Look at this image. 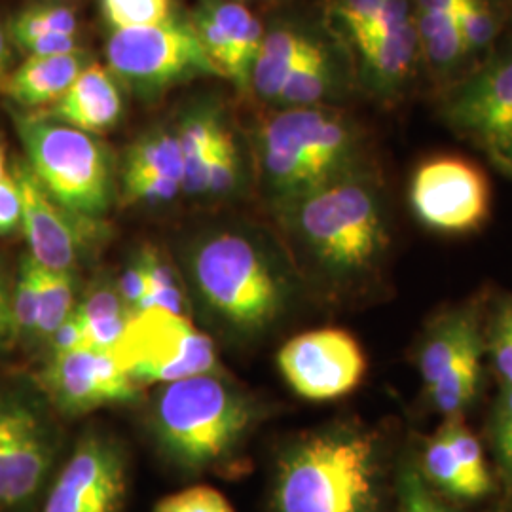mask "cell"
<instances>
[{"mask_svg": "<svg viewBox=\"0 0 512 512\" xmlns=\"http://www.w3.org/2000/svg\"><path fill=\"white\" fill-rule=\"evenodd\" d=\"M410 205L421 224L437 234L463 236L490 215V184L473 162L435 156L421 162L410 181Z\"/></svg>", "mask_w": 512, "mask_h": 512, "instance_id": "5bb4252c", "label": "cell"}, {"mask_svg": "<svg viewBox=\"0 0 512 512\" xmlns=\"http://www.w3.org/2000/svg\"><path fill=\"white\" fill-rule=\"evenodd\" d=\"M507 177H509V179H512V173H511V175H507Z\"/></svg>", "mask_w": 512, "mask_h": 512, "instance_id": "7dc6e473", "label": "cell"}, {"mask_svg": "<svg viewBox=\"0 0 512 512\" xmlns=\"http://www.w3.org/2000/svg\"><path fill=\"white\" fill-rule=\"evenodd\" d=\"M281 376L306 401L323 403L351 393L363 382L365 351L342 329L296 334L277 353Z\"/></svg>", "mask_w": 512, "mask_h": 512, "instance_id": "9a60e30c", "label": "cell"}, {"mask_svg": "<svg viewBox=\"0 0 512 512\" xmlns=\"http://www.w3.org/2000/svg\"><path fill=\"white\" fill-rule=\"evenodd\" d=\"M44 268L33 256H21L18 277L12 287V321L14 334L23 338H37L40 294H42Z\"/></svg>", "mask_w": 512, "mask_h": 512, "instance_id": "4dcf8cb0", "label": "cell"}, {"mask_svg": "<svg viewBox=\"0 0 512 512\" xmlns=\"http://www.w3.org/2000/svg\"><path fill=\"white\" fill-rule=\"evenodd\" d=\"M270 209L298 253L330 283L355 285L384 266L391 247L389 209L370 165Z\"/></svg>", "mask_w": 512, "mask_h": 512, "instance_id": "6da1fadb", "label": "cell"}, {"mask_svg": "<svg viewBox=\"0 0 512 512\" xmlns=\"http://www.w3.org/2000/svg\"><path fill=\"white\" fill-rule=\"evenodd\" d=\"M357 90L348 50L325 19L277 18L264 37L251 95L270 110L338 107Z\"/></svg>", "mask_w": 512, "mask_h": 512, "instance_id": "8992f818", "label": "cell"}, {"mask_svg": "<svg viewBox=\"0 0 512 512\" xmlns=\"http://www.w3.org/2000/svg\"><path fill=\"white\" fill-rule=\"evenodd\" d=\"M440 118L512 173V50L495 54L444 88Z\"/></svg>", "mask_w": 512, "mask_h": 512, "instance_id": "7c38bea8", "label": "cell"}, {"mask_svg": "<svg viewBox=\"0 0 512 512\" xmlns=\"http://www.w3.org/2000/svg\"><path fill=\"white\" fill-rule=\"evenodd\" d=\"M12 71V40L8 37V31L0 25V93H4Z\"/></svg>", "mask_w": 512, "mask_h": 512, "instance_id": "7bdbcfd3", "label": "cell"}, {"mask_svg": "<svg viewBox=\"0 0 512 512\" xmlns=\"http://www.w3.org/2000/svg\"><path fill=\"white\" fill-rule=\"evenodd\" d=\"M116 289L133 315L141 311L148 294L147 268L141 253H137L126 264L116 281Z\"/></svg>", "mask_w": 512, "mask_h": 512, "instance_id": "74e56055", "label": "cell"}, {"mask_svg": "<svg viewBox=\"0 0 512 512\" xmlns=\"http://www.w3.org/2000/svg\"><path fill=\"white\" fill-rule=\"evenodd\" d=\"M110 353L139 387L217 372L211 338L186 315L162 308L135 313Z\"/></svg>", "mask_w": 512, "mask_h": 512, "instance_id": "30bf717a", "label": "cell"}, {"mask_svg": "<svg viewBox=\"0 0 512 512\" xmlns=\"http://www.w3.org/2000/svg\"><path fill=\"white\" fill-rule=\"evenodd\" d=\"M21 194L12 171L0 181V236L12 234L21 226Z\"/></svg>", "mask_w": 512, "mask_h": 512, "instance_id": "ab89813d", "label": "cell"}, {"mask_svg": "<svg viewBox=\"0 0 512 512\" xmlns=\"http://www.w3.org/2000/svg\"><path fill=\"white\" fill-rule=\"evenodd\" d=\"M25 164L59 207L99 224L114 202V162L97 135L37 112H14Z\"/></svg>", "mask_w": 512, "mask_h": 512, "instance_id": "ba28073f", "label": "cell"}, {"mask_svg": "<svg viewBox=\"0 0 512 512\" xmlns=\"http://www.w3.org/2000/svg\"><path fill=\"white\" fill-rule=\"evenodd\" d=\"M152 512H236L226 495L213 486L194 484L181 492L165 495Z\"/></svg>", "mask_w": 512, "mask_h": 512, "instance_id": "d590c367", "label": "cell"}, {"mask_svg": "<svg viewBox=\"0 0 512 512\" xmlns=\"http://www.w3.org/2000/svg\"><path fill=\"white\" fill-rule=\"evenodd\" d=\"M480 372L482 361H471L459 366L446 380L427 391V399L444 418L463 416V412L475 403L480 387Z\"/></svg>", "mask_w": 512, "mask_h": 512, "instance_id": "1f68e13d", "label": "cell"}, {"mask_svg": "<svg viewBox=\"0 0 512 512\" xmlns=\"http://www.w3.org/2000/svg\"><path fill=\"white\" fill-rule=\"evenodd\" d=\"M188 21L220 76L251 95V76L264 37L255 14L239 0H198Z\"/></svg>", "mask_w": 512, "mask_h": 512, "instance_id": "ac0fdd59", "label": "cell"}, {"mask_svg": "<svg viewBox=\"0 0 512 512\" xmlns=\"http://www.w3.org/2000/svg\"><path fill=\"white\" fill-rule=\"evenodd\" d=\"M230 128L232 124L220 101L205 97L184 107L175 122V131L183 154L186 196L196 198L207 164Z\"/></svg>", "mask_w": 512, "mask_h": 512, "instance_id": "cb8c5ba5", "label": "cell"}, {"mask_svg": "<svg viewBox=\"0 0 512 512\" xmlns=\"http://www.w3.org/2000/svg\"><path fill=\"white\" fill-rule=\"evenodd\" d=\"M399 503L401 512H431L435 497L429 492L420 471L412 465H406L399 475Z\"/></svg>", "mask_w": 512, "mask_h": 512, "instance_id": "f35d334b", "label": "cell"}, {"mask_svg": "<svg viewBox=\"0 0 512 512\" xmlns=\"http://www.w3.org/2000/svg\"><path fill=\"white\" fill-rule=\"evenodd\" d=\"M110 31L150 27L173 18V0H101Z\"/></svg>", "mask_w": 512, "mask_h": 512, "instance_id": "e575fe53", "label": "cell"}, {"mask_svg": "<svg viewBox=\"0 0 512 512\" xmlns=\"http://www.w3.org/2000/svg\"><path fill=\"white\" fill-rule=\"evenodd\" d=\"M61 440L35 399L0 387V512L19 511L46 492Z\"/></svg>", "mask_w": 512, "mask_h": 512, "instance_id": "8fae6325", "label": "cell"}, {"mask_svg": "<svg viewBox=\"0 0 512 512\" xmlns=\"http://www.w3.org/2000/svg\"><path fill=\"white\" fill-rule=\"evenodd\" d=\"M10 336H16L12 321V287L0 268V340L6 342Z\"/></svg>", "mask_w": 512, "mask_h": 512, "instance_id": "b9f144b4", "label": "cell"}, {"mask_svg": "<svg viewBox=\"0 0 512 512\" xmlns=\"http://www.w3.org/2000/svg\"><path fill=\"white\" fill-rule=\"evenodd\" d=\"M431 512H454L452 509H448V507H444V505H440L437 503V499L433 501V511Z\"/></svg>", "mask_w": 512, "mask_h": 512, "instance_id": "f6af8a7d", "label": "cell"}, {"mask_svg": "<svg viewBox=\"0 0 512 512\" xmlns=\"http://www.w3.org/2000/svg\"><path fill=\"white\" fill-rule=\"evenodd\" d=\"M380 435L336 423L300 435L275 459L270 512H384Z\"/></svg>", "mask_w": 512, "mask_h": 512, "instance_id": "7a4b0ae2", "label": "cell"}, {"mask_svg": "<svg viewBox=\"0 0 512 512\" xmlns=\"http://www.w3.org/2000/svg\"><path fill=\"white\" fill-rule=\"evenodd\" d=\"M484 329L476 306L439 315L421 336L416 365L425 393L446 380L459 366L482 361Z\"/></svg>", "mask_w": 512, "mask_h": 512, "instance_id": "ffe728a7", "label": "cell"}, {"mask_svg": "<svg viewBox=\"0 0 512 512\" xmlns=\"http://www.w3.org/2000/svg\"><path fill=\"white\" fill-rule=\"evenodd\" d=\"M365 148V131L340 107L270 110L253 133L256 179L274 207L368 164Z\"/></svg>", "mask_w": 512, "mask_h": 512, "instance_id": "277c9868", "label": "cell"}, {"mask_svg": "<svg viewBox=\"0 0 512 512\" xmlns=\"http://www.w3.org/2000/svg\"><path fill=\"white\" fill-rule=\"evenodd\" d=\"M74 311L86 327L90 348L99 351H112L133 317L118 294L116 283H97L76 304Z\"/></svg>", "mask_w": 512, "mask_h": 512, "instance_id": "484cf974", "label": "cell"}, {"mask_svg": "<svg viewBox=\"0 0 512 512\" xmlns=\"http://www.w3.org/2000/svg\"><path fill=\"white\" fill-rule=\"evenodd\" d=\"M107 69L141 99L198 78L220 76L190 21L169 18L150 27L110 31L105 46Z\"/></svg>", "mask_w": 512, "mask_h": 512, "instance_id": "9c48e42d", "label": "cell"}, {"mask_svg": "<svg viewBox=\"0 0 512 512\" xmlns=\"http://www.w3.org/2000/svg\"><path fill=\"white\" fill-rule=\"evenodd\" d=\"M459 33L469 61L494 46L503 27V14L495 0H459Z\"/></svg>", "mask_w": 512, "mask_h": 512, "instance_id": "f1b7e54d", "label": "cell"}, {"mask_svg": "<svg viewBox=\"0 0 512 512\" xmlns=\"http://www.w3.org/2000/svg\"><path fill=\"white\" fill-rule=\"evenodd\" d=\"M348 50L357 90L391 105L420 73L412 0H325L323 16Z\"/></svg>", "mask_w": 512, "mask_h": 512, "instance_id": "52a82bcc", "label": "cell"}, {"mask_svg": "<svg viewBox=\"0 0 512 512\" xmlns=\"http://www.w3.org/2000/svg\"><path fill=\"white\" fill-rule=\"evenodd\" d=\"M262 410L217 372L162 385L152 404V437L160 456L181 475L226 473Z\"/></svg>", "mask_w": 512, "mask_h": 512, "instance_id": "5b68a950", "label": "cell"}, {"mask_svg": "<svg viewBox=\"0 0 512 512\" xmlns=\"http://www.w3.org/2000/svg\"><path fill=\"white\" fill-rule=\"evenodd\" d=\"M76 274L73 272H50L42 274L40 315H38L37 340L48 342L76 308Z\"/></svg>", "mask_w": 512, "mask_h": 512, "instance_id": "f546056e", "label": "cell"}, {"mask_svg": "<svg viewBox=\"0 0 512 512\" xmlns=\"http://www.w3.org/2000/svg\"><path fill=\"white\" fill-rule=\"evenodd\" d=\"M2 344H4V342H2V340H0V346H2Z\"/></svg>", "mask_w": 512, "mask_h": 512, "instance_id": "c3c4849f", "label": "cell"}, {"mask_svg": "<svg viewBox=\"0 0 512 512\" xmlns=\"http://www.w3.org/2000/svg\"><path fill=\"white\" fill-rule=\"evenodd\" d=\"M421 476L425 484L437 488L439 492L452 499L473 501L465 476L461 473L458 461L452 454V448L440 429L425 442L421 456Z\"/></svg>", "mask_w": 512, "mask_h": 512, "instance_id": "83f0119b", "label": "cell"}, {"mask_svg": "<svg viewBox=\"0 0 512 512\" xmlns=\"http://www.w3.org/2000/svg\"><path fill=\"white\" fill-rule=\"evenodd\" d=\"M92 63V54L82 48L69 54L29 55L8 76L4 95L27 112L46 109L59 101Z\"/></svg>", "mask_w": 512, "mask_h": 512, "instance_id": "603a6c76", "label": "cell"}, {"mask_svg": "<svg viewBox=\"0 0 512 512\" xmlns=\"http://www.w3.org/2000/svg\"><path fill=\"white\" fill-rule=\"evenodd\" d=\"M122 198L131 205H165L184 194V164L175 126H154L128 148L120 169Z\"/></svg>", "mask_w": 512, "mask_h": 512, "instance_id": "d6986e66", "label": "cell"}, {"mask_svg": "<svg viewBox=\"0 0 512 512\" xmlns=\"http://www.w3.org/2000/svg\"><path fill=\"white\" fill-rule=\"evenodd\" d=\"M192 287L207 311L239 336H256L283 317L293 285L268 239L226 226L194 239L186 258Z\"/></svg>", "mask_w": 512, "mask_h": 512, "instance_id": "3957f363", "label": "cell"}, {"mask_svg": "<svg viewBox=\"0 0 512 512\" xmlns=\"http://www.w3.org/2000/svg\"><path fill=\"white\" fill-rule=\"evenodd\" d=\"M124 112V97L118 80L107 67L93 61L76 78L67 93L46 109L37 110L50 120L99 135L114 128Z\"/></svg>", "mask_w": 512, "mask_h": 512, "instance_id": "7402d4cb", "label": "cell"}, {"mask_svg": "<svg viewBox=\"0 0 512 512\" xmlns=\"http://www.w3.org/2000/svg\"><path fill=\"white\" fill-rule=\"evenodd\" d=\"M12 175L21 194V230L29 247L27 255L33 256L44 270L73 272L88 236L99 224L76 219L59 207L25 160L14 162Z\"/></svg>", "mask_w": 512, "mask_h": 512, "instance_id": "e0dca14e", "label": "cell"}, {"mask_svg": "<svg viewBox=\"0 0 512 512\" xmlns=\"http://www.w3.org/2000/svg\"><path fill=\"white\" fill-rule=\"evenodd\" d=\"M48 342L52 344V349H54L52 353H67V351H76V349L90 348L86 327L80 321V317L76 315V311H73L69 315V319L59 329L55 330Z\"/></svg>", "mask_w": 512, "mask_h": 512, "instance_id": "60d3db41", "label": "cell"}, {"mask_svg": "<svg viewBox=\"0 0 512 512\" xmlns=\"http://www.w3.org/2000/svg\"><path fill=\"white\" fill-rule=\"evenodd\" d=\"M139 253L143 256L148 277V294L141 311L148 308H162L171 313L186 315L183 289L179 287L173 268L167 264L164 256L152 247H143Z\"/></svg>", "mask_w": 512, "mask_h": 512, "instance_id": "d6a6232c", "label": "cell"}, {"mask_svg": "<svg viewBox=\"0 0 512 512\" xmlns=\"http://www.w3.org/2000/svg\"><path fill=\"white\" fill-rule=\"evenodd\" d=\"M10 171H8V165H6V148L2 145V141H0V181L8 175Z\"/></svg>", "mask_w": 512, "mask_h": 512, "instance_id": "ee69618b", "label": "cell"}, {"mask_svg": "<svg viewBox=\"0 0 512 512\" xmlns=\"http://www.w3.org/2000/svg\"><path fill=\"white\" fill-rule=\"evenodd\" d=\"M8 37L29 55L69 54L78 50V19L65 4L44 2L23 8L8 23Z\"/></svg>", "mask_w": 512, "mask_h": 512, "instance_id": "d4e9b609", "label": "cell"}, {"mask_svg": "<svg viewBox=\"0 0 512 512\" xmlns=\"http://www.w3.org/2000/svg\"><path fill=\"white\" fill-rule=\"evenodd\" d=\"M490 433L499 469L512 488V387L501 385V395L497 397L492 414Z\"/></svg>", "mask_w": 512, "mask_h": 512, "instance_id": "8d00e7d4", "label": "cell"}, {"mask_svg": "<svg viewBox=\"0 0 512 512\" xmlns=\"http://www.w3.org/2000/svg\"><path fill=\"white\" fill-rule=\"evenodd\" d=\"M484 351L490 355L503 387H512V296L495 304L484 329Z\"/></svg>", "mask_w": 512, "mask_h": 512, "instance_id": "836d02e7", "label": "cell"}, {"mask_svg": "<svg viewBox=\"0 0 512 512\" xmlns=\"http://www.w3.org/2000/svg\"><path fill=\"white\" fill-rule=\"evenodd\" d=\"M128 492V452L109 433L88 431L55 471L38 512H124Z\"/></svg>", "mask_w": 512, "mask_h": 512, "instance_id": "4fadbf2b", "label": "cell"}, {"mask_svg": "<svg viewBox=\"0 0 512 512\" xmlns=\"http://www.w3.org/2000/svg\"><path fill=\"white\" fill-rule=\"evenodd\" d=\"M444 437L448 440L452 454L458 461L459 469L465 476V482L469 486L471 499H482L492 492L494 482L488 469V463L484 458L482 444L475 433L465 425L461 416H452L444 418V423L440 427Z\"/></svg>", "mask_w": 512, "mask_h": 512, "instance_id": "4316f807", "label": "cell"}, {"mask_svg": "<svg viewBox=\"0 0 512 512\" xmlns=\"http://www.w3.org/2000/svg\"><path fill=\"white\" fill-rule=\"evenodd\" d=\"M421 67L435 84L448 88L459 80L469 57L459 33V0H412Z\"/></svg>", "mask_w": 512, "mask_h": 512, "instance_id": "44dd1931", "label": "cell"}, {"mask_svg": "<svg viewBox=\"0 0 512 512\" xmlns=\"http://www.w3.org/2000/svg\"><path fill=\"white\" fill-rule=\"evenodd\" d=\"M509 27H511V37H512V6H511V12H509Z\"/></svg>", "mask_w": 512, "mask_h": 512, "instance_id": "bcb514c9", "label": "cell"}, {"mask_svg": "<svg viewBox=\"0 0 512 512\" xmlns=\"http://www.w3.org/2000/svg\"><path fill=\"white\" fill-rule=\"evenodd\" d=\"M40 387L67 416L133 403L139 397V385L118 366L112 353L92 348L52 353L40 372Z\"/></svg>", "mask_w": 512, "mask_h": 512, "instance_id": "2e32d148", "label": "cell"}]
</instances>
